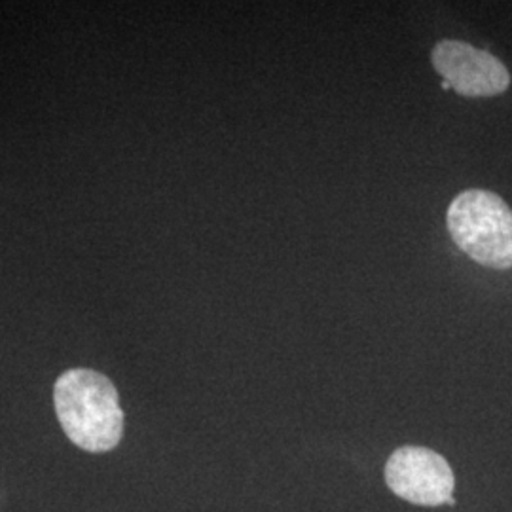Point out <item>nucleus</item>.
Listing matches in <instances>:
<instances>
[{"mask_svg": "<svg viewBox=\"0 0 512 512\" xmlns=\"http://www.w3.org/2000/svg\"><path fill=\"white\" fill-rule=\"evenodd\" d=\"M55 412L63 431L86 452H109L122 440L124 412L114 384L105 374L76 368L54 389Z\"/></svg>", "mask_w": 512, "mask_h": 512, "instance_id": "f257e3e1", "label": "nucleus"}, {"mask_svg": "<svg viewBox=\"0 0 512 512\" xmlns=\"http://www.w3.org/2000/svg\"><path fill=\"white\" fill-rule=\"evenodd\" d=\"M446 224L459 249L494 270L512 268V209L490 190L471 188L452 202Z\"/></svg>", "mask_w": 512, "mask_h": 512, "instance_id": "f03ea898", "label": "nucleus"}, {"mask_svg": "<svg viewBox=\"0 0 512 512\" xmlns=\"http://www.w3.org/2000/svg\"><path fill=\"white\" fill-rule=\"evenodd\" d=\"M385 482L391 492L414 505H454L456 478L448 461L420 446L399 448L385 465Z\"/></svg>", "mask_w": 512, "mask_h": 512, "instance_id": "7ed1b4c3", "label": "nucleus"}, {"mask_svg": "<svg viewBox=\"0 0 512 512\" xmlns=\"http://www.w3.org/2000/svg\"><path fill=\"white\" fill-rule=\"evenodd\" d=\"M433 67L463 97H494L507 92L511 74L490 52L461 40H442L433 50Z\"/></svg>", "mask_w": 512, "mask_h": 512, "instance_id": "20e7f679", "label": "nucleus"}]
</instances>
